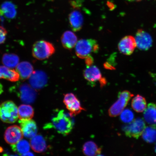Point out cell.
<instances>
[{
  "instance_id": "6da1fadb",
  "label": "cell",
  "mask_w": 156,
  "mask_h": 156,
  "mask_svg": "<svg viewBox=\"0 0 156 156\" xmlns=\"http://www.w3.org/2000/svg\"><path fill=\"white\" fill-rule=\"evenodd\" d=\"M51 126L58 133L65 136L73 130L74 122L73 116L63 110H58L51 120Z\"/></svg>"
},
{
  "instance_id": "7a4b0ae2",
  "label": "cell",
  "mask_w": 156,
  "mask_h": 156,
  "mask_svg": "<svg viewBox=\"0 0 156 156\" xmlns=\"http://www.w3.org/2000/svg\"><path fill=\"white\" fill-rule=\"evenodd\" d=\"M99 46L97 41L94 39H82L75 46V52L80 58L84 59L92 53L98 52Z\"/></svg>"
},
{
  "instance_id": "3957f363",
  "label": "cell",
  "mask_w": 156,
  "mask_h": 156,
  "mask_svg": "<svg viewBox=\"0 0 156 156\" xmlns=\"http://www.w3.org/2000/svg\"><path fill=\"white\" fill-rule=\"evenodd\" d=\"M54 45L45 40H40L35 42L32 48L33 56L39 60L47 59L55 52Z\"/></svg>"
},
{
  "instance_id": "277c9868",
  "label": "cell",
  "mask_w": 156,
  "mask_h": 156,
  "mask_svg": "<svg viewBox=\"0 0 156 156\" xmlns=\"http://www.w3.org/2000/svg\"><path fill=\"white\" fill-rule=\"evenodd\" d=\"M18 117V108L12 101H5L0 105V119L7 123H13Z\"/></svg>"
},
{
  "instance_id": "5b68a950",
  "label": "cell",
  "mask_w": 156,
  "mask_h": 156,
  "mask_svg": "<svg viewBox=\"0 0 156 156\" xmlns=\"http://www.w3.org/2000/svg\"><path fill=\"white\" fill-rule=\"evenodd\" d=\"M134 95L130 91L124 90L119 93L118 99L109 109V115L115 117L120 115Z\"/></svg>"
},
{
  "instance_id": "8992f818",
  "label": "cell",
  "mask_w": 156,
  "mask_h": 156,
  "mask_svg": "<svg viewBox=\"0 0 156 156\" xmlns=\"http://www.w3.org/2000/svg\"><path fill=\"white\" fill-rule=\"evenodd\" d=\"M146 128L144 121L138 118L134 120L130 124L123 127L125 134L128 137L138 139L142 135Z\"/></svg>"
},
{
  "instance_id": "52a82bcc",
  "label": "cell",
  "mask_w": 156,
  "mask_h": 156,
  "mask_svg": "<svg viewBox=\"0 0 156 156\" xmlns=\"http://www.w3.org/2000/svg\"><path fill=\"white\" fill-rule=\"evenodd\" d=\"M83 76L87 82L92 86H95V84L98 81L101 87L106 84V79L102 77L100 70L96 66H87L84 70Z\"/></svg>"
},
{
  "instance_id": "ba28073f",
  "label": "cell",
  "mask_w": 156,
  "mask_h": 156,
  "mask_svg": "<svg viewBox=\"0 0 156 156\" xmlns=\"http://www.w3.org/2000/svg\"><path fill=\"white\" fill-rule=\"evenodd\" d=\"M17 95L23 103L31 104L36 98L37 94L35 89L26 83H21L17 87Z\"/></svg>"
},
{
  "instance_id": "9c48e42d",
  "label": "cell",
  "mask_w": 156,
  "mask_h": 156,
  "mask_svg": "<svg viewBox=\"0 0 156 156\" xmlns=\"http://www.w3.org/2000/svg\"><path fill=\"white\" fill-rule=\"evenodd\" d=\"M63 102L70 114L73 116L76 115L85 110L82 107L79 99L73 93H68L64 95Z\"/></svg>"
},
{
  "instance_id": "30bf717a",
  "label": "cell",
  "mask_w": 156,
  "mask_h": 156,
  "mask_svg": "<svg viewBox=\"0 0 156 156\" xmlns=\"http://www.w3.org/2000/svg\"><path fill=\"white\" fill-rule=\"evenodd\" d=\"M23 134L20 127L16 125L10 126L6 130L4 138L6 142L11 145L22 140Z\"/></svg>"
},
{
  "instance_id": "8fae6325",
  "label": "cell",
  "mask_w": 156,
  "mask_h": 156,
  "mask_svg": "<svg viewBox=\"0 0 156 156\" xmlns=\"http://www.w3.org/2000/svg\"><path fill=\"white\" fill-rule=\"evenodd\" d=\"M135 40L136 47L142 50H149L153 44V40L151 35L142 29H139L136 32Z\"/></svg>"
},
{
  "instance_id": "7c38bea8",
  "label": "cell",
  "mask_w": 156,
  "mask_h": 156,
  "mask_svg": "<svg viewBox=\"0 0 156 156\" xmlns=\"http://www.w3.org/2000/svg\"><path fill=\"white\" fill-rule=\"evenodd\" d=\"M136 47L135 38L131 36L124 37L119 43L118 46L121 53L126 55H131Z\"/></svg>"
},
{
  "instance_id": "4fadbf2b",
  "label": "cell",
  "mask_w": 156,
  "mask_h": 156,
  "mask_svg": "<svg viewBox=\"0 0 156 156\" xmlns=\"http://www.w3.org/2000/svg\"><path fill=\"white\" fill-rule=\"evenodd\" d=\"M29 83L33 88L39 90L45 87L48 83V77L46 74L41 71L34 72L29 77Z\"/></svg>"
},
{
  "instance_id": "5bb4252c",
  "label": "cell",
  "mask_w": 156,
  "mask_h": 156,
  "mask_svg": "<svg viewBox=\"0 0 156 156\" xmlns=\"http://www.w3.org/2000/svg\"><path fill=\"white\" fill-rule=\"evenodd\" d=\"M19 122L23 135L25 137L31 139L37 135L38 131L37 127L34 120L32 119H20Z\"/></svg>"
},
{
  "instance_id": "9a60e30c",
  "label": "cell",
  "mask_w": 156,
  "mask_h": 156,
  "mask_svg": "<svg viewBox=\"0 0 156 156\" xmlns=\"http://www.w3.org/2000/svg\"><path fill=\"white\" fill-rule=\"evenodd\" d=\"M70 27L74 32H78L82 28L83 18L80 12L74 10L70 13L69 16Z\"/></svg>"
},
{
  "instance_id": "2e32d148",
  "label": "cell",
  "mask_w": 156,
  "mask_h": 156,
  "mask_svg": "<svg viewBox=\"0 0 156 156\" xmlns=\"http://www.w3.org/2000/svg\"><path fill=\"white\" fill-rule=\"evenodd\" d=\"M61 42L63 47L68 50H71L75 47L77 41L76 35L71 31L68 30L62 34Z\"/></svg>"
},
{
  "instance_id": "e0dca14e",
  "label": "cell",
  "mask_w": 156,
  "mask_h": 156,
  "mask_svg": "<svg viewBox=\"0 0 156 156\" xmlns=\"http://www.w3.org/2000/svg\"><path fill=\"white\" fill-rule=\"evenodd\" d=\"M30 145L33 151L39 153H44L47 149L45 140L40 134L36 135L31 138Z\"/></svg>"
},
{
  "instance_id": "ac0fdd59",
  "label": "cell",
  "mask_w": 156,
  "mask_h": 156,
  "mask_svg": "<svg viewBox=\"0 0 156 156\" xmlns=\"http://www.w3.org/2000/svg\"><path fill=\"white\" fill-rule=\"evenodd\" d=\"M22 80L29 79L34 73V67L32 64L28 62L24 61L19 63L16 70Z\"/></svg>"
},
{
  "instance_id": "d6986e66",
  "label": "cell",
  "mask_w": 156,
  "mask_h": 156,
  "mask_svg": "<svg viewBox=\"0 0 156 156\" xmlns=\"http://www.w3.org/2000/svg\"><path fill=\"white\" fill-rule=\"evenodd\" d=\"M20 76L16 71L6 66H0V79H4L15 82L19 81Z\"/></svg>"
},
{
  "instance_id": "ffe728a7",
  "label": "cell",
  "mask_w": 156,
  "mask_h": 156,
  "mask_svg": "<svg viewBox=\"0 0 156 156\" xmlns=\"http://www.w3.org/2000/svg\"><path fill=\"white\" fill-rule=\"evenodd\" d=\"M17 11L15 6L10 2L3 3L0 8V15L8 19H13L16 16Z\"/></svg>"
},
{
  "instance_id": "44dd1931",
  "label": "cell",
  "mask_w": 156,
  "mask_h": 156,
  "mask_svg": "<svg viewBox=\"0 0 156 156\" xmlns=\"http://www.w3.org/2000/svg\"><path fill=\"white\" fill-rule=\"evenodd\" d=\"M144 116L147 123L156 125V105L155 103H149L144 111Z\"/></svg>"
},
{
  "instance_id": "7402d4cb",
  "label": "cell",
  "mask_w": 156,
  "mask_h": 156,
  "mask_svg": "<svg viewBox=\"0 0 156 156\" xmlns=\"http://www.w3.org/2000/svg\"><path fill=\"white\" fill-rule=\"evenodd\" d=\"M131 106L136 112H144L147 107V102L145 97L139 94L136 95L132 99Z\"/></svg>"
},
{
  "instance_id": "603a6c76",
  "label": "cell",
  "mask_w": 156,
  "mask_h": 156,
  "mask_svg": "<svg viewBox=\"0 0 156 156\" xmlns=\"http://www.w3.org/2000/svg\"><path fill=\"white\" fill-rule=\"evenodd\" d=\"M83 151L86 155H98L101 154V149L94 142L89 141L84 144L83 147Z\"/></svg>"
},
{
  "instance_id": "cb8c5ba5",
  "label": "cell",
  "mask_w": 156,
  "mask_h": 156,
  "mask_svg": "<svg viewBox=\"0 0 156 156\" xmlns=\"http://www.w3.org/2000/svg\"><path fill=\"white\" fill-rule=\"evenodd\" d=\"M18 117L20 120L31 119L34 116L33 107L28 105H21L18 108Z\"/></svg>"
},
{
  "instance_id": "d4e9b609",
  "label": "cell",
  "mask_w": 156,
  "mask_h": 156,
  "mask_svg": "<svg viewBox=\"0 0 156 156\" xmlns=\"http://www.w3.org/2000/svg\"><path fill=\"white\" fill-rule=\"evenodd\" d=\"M19 56L13 54H5L2 58L3 65L10 68L16 67L19 63Z\"/></svg>"
},
{
  "instance_id": "484cf974",
  "label": "cell",
  "mask_w": 156,
  "mask_h": 156,
  "mask_svg": "<svg viewBox=\"0 0 156 156\" xmlns=\"http://www.w3.org/2000/svg\"><path fill=\"white\" fill-rule=\"evenodd\" d=\"M145 142L152 143L156 141V125H151L146 127L142 134Z\"/></svg>"
},
{
  "instance_id": "4316f807",
  "label": "cell",
  "mask_w": 156,
  "mask_h": 156,
  "mask_svg": "<svg viewBox=\"0 0 156 156\" xmlns=\"http://www.w3.org/2000/svg\"><path fill=\"white\" fill-rule=\"evenodd\" d=\"M30 144L26 140H21L14 145H12V147L16 153L23 155L30 151Z\"/></svg>"
},
{
  "instance_id": "83f0119b",
  "label": "cell",
  "mask_w": 156,
  "mask_h": 156,
  "mask_svg": "<svg viewBox=\"0 0 156 156\" xmlns=\"http://www.w3.org/2000/svg\"><path fill=\"white\" fill-rule=\"evenodd\" d=\"M120 119L122 121L126 123H129L134 120V115L129 109L124 110L120 114Z\"/></svg>"
},
{
  "instance_id": "f1b7e54d",
  "label": "cell",
  "mask_w": 156,
  "mask_h": 156,
  "mask_svg": "<svg viewBox=\"0 0 156 156\" xmlns=\"http://www.w3.org/2000/svg\"><path fill=\"white\" fill-rule=\"evenodd\" d=\"M7 34L6 30L3 27L0 26V44L5 41Z\"/></svg>"
},
{
  "instance_id": "f546056e",
  "label": "cell",
  "mask_w": 156,
  "mask_h": 156,
  "mask_svg": "<svg viewBox=\"0 0 156 156\" xmlns=\"http://www.w3.org/2000/svg\"><path fill=\"white\" fill-rule=\"evenodd\" d=\"M86 64L87 65V66H90L92 65L93 63V59L92 56L90 55L87 56V57L85 58Z\"/></svg>"
},
{
  "instance_id": "4dcf8cb0",
  "label": "cell",
  "mask_w": 156,
  "mask_h": 156,
  "mask_svg": "<svg viewBox=\"0 0 156 156\" xmlns=\"http://www.w3.org/2000/svg\"><path fill=\"white\" fill-rule=\"evenodd\" d=\"M34 154H32L31 152H29V151L27 152V153L24 154V155H23V156H32L34 155Z\"/></svg>"
},
{
  "instance_id": "1f68e13d",
  "label": "cell",
  "mask_w": 156,
  "mask_h": 156,
  "mask_svg": "<svg viewBox=\"0 0 156 156\" xmlns=\"http://www.w3.org/2000/svg\"><path fill=\"white\" fill-rule=\"evenodd\" d=\"M3 92V87L1 84L0 83V94Z\"/></svg>"
},
{
  "instance_id": "d6a6232c",
  "label": "cell",
  "mask_w": 156,
  "mask_h": 156,
  "mask_svg": "<svg viewBox=\"0 0 156 156\" xmlns=\"http://www.w3.org/2000/svg\"><path fill=\"white\" fill-rule=\"evenodd\" d=\"M127 1L130 2H139L142 1V0H127Z\"/></svg>"
},
{
  "instance_id": "836d02e7",
  "label": "cell",
  "mask_w": 156,
  "mask_h": 156,
  "mask_svg": "<svg viewBox=\"0 0 156 156\" xmlns=\"http://www.w3.org/2000/svg\"><path fill=\"white\" fill-rule=\"evenodd\" d=\"M155 151L156 153V146H155Z\"/></svg>"
}]
</instances>
